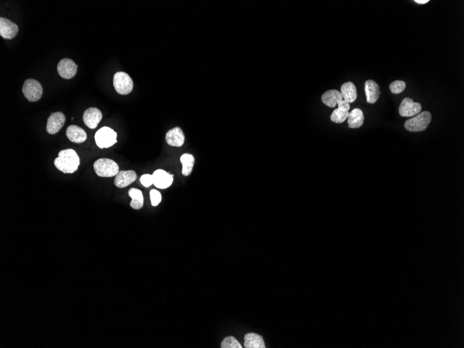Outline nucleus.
<instances>
[{
    "label": "nucleus",
    "mask_w": 464,
    "mask_h": 348,
    "mask_svg": "<svg viewBox=\"0 0 464 348\" xmlns=\"http://www.w3.org/2000/svg\"><path fill=\"white\" fill-rule=\"evenodd\" d=\"M56 169L65 174H72L78 171L80 164L78 154L73 149L60 151L59 157L54 162Z\"/></svg>",
    "instance_id": "f257e3e1"
},
{
    "label": "nucleus",
    "mask_w": 464,
    "mask_h": 348,
    "mask_svg": "<svg viewBox=\"0 0 464 348\" xmlns=\"http://www.w3.org/2000/svg\"><path fill=\"white\" fill-rule=\"evenodd\" d=\"M431 121V115L429 111H422L420 114L405 122V127L410 132L423 131L427 130Z\"/></svg>",
    "instance_id": "f03ea898"
},
{
    "label": "nucleus",
    "mask_w": 464,
    "mask_h": 348,
    "mask_svg": "<svg viewBox=\"0 0 464 348\" xmlns=\"http://www.w3.org/2000/svg\"><path fill=\"white\" fill-rule=\"evenodd\" d=\"M94 170L96 174L102 177H111L119 172V166L110 159H100L94 163Z\"/></svg>",
    "instance_id": "7ed1b4c3"
},
{
    "label": "nucleus",
    "mask_w": 464,
    "mask_h": 348,
    "mask_svg": "<svg viewBox=\"0 0 464 348\" xmlns=\"http://www.w3.org/2000/svg\"><path fill=\"white\" fill-rule=\"evenodd\" d=\"M117 133L110 128L104 127L100 129L95 135V143L101 149L109 148L117 143Z\"/></svg>",
    "instance_id": "20e7f679"
},
{
    "label": "nucleus",
    "mask_w": 464,
    "mask_h": 348,
    "mask_svg": "<svg viewBox=\"0 0 464 348\" xmlns=\"http://www.w3.org/2000/svg\"><path fill=\"white\" fill-rule=\"evenodd\" d=\"M24 95L30 102H37L42 97L43 89L40 82L34 79H28L22 87Z\"/></svg>",
    "instance_id": "39448f33"
},
{
    "label": "nucleus",
    "mask_w": 464,
    "mask_h": 348,
    "mask_svg": "<svg viewBox=\"0 0 464 348\" xmlns=\"http://www.w3.org/2000/svg\"><path fill=\"white\" fill-rule=\"evenodd\" d=\"M114 86L118 93L128 95L132 91L133 82L128 74L124 72H118L114 76Z\"/></svg>",
    "instance_id": "423d86ee"
},
{
    "label": "nucleus",
    "mask_w": 464,
    "mask_h": 348,
    "mask_svg": "<svg viewBox=\"0 0 464 348\" xmlns=\"http://www.w3.org/2000/svg\"><path fill=\"white\" fill-rule=\"evenodd\" d=\"M422 106L420 103L415 102L410 97H406L399 107V114L402 117L411 118L420 114Z\"/></svg>",
    "instance_id": "0eeeda50"
},
{
    "label": "nucleus",
    "mask_w": 464,
    "mask_h": 348,
    "mask_svg": "<svg viewBox=\"0 0 464 348\" xmlns=\"http://www.w3.org/2000/svg\"><path fill=\"white\" fill-rule=\"evenodd\" d=\"M57 71L62 78L70 80L76 75L78 66L73 60L63 59L58 63Z\"/></svg>",
    "instance_id": "6e6552de"
},
{
    "label": "nucleus",
    "mask_w": 464,
    "mask_h": 348,
    "mask_svg": "<svg viewBox=\"0 0 464 348\" xmlns=\"http://www.w3.org/2000/svg\"><path fill=\"white\" fill-rule=\"evenodd\" d=\"M66 122V117L61 112H55L48 118L46 130L49 134H56L62 129Z\"/></svg>",
    "instance_id": "1a4fd4ad"
},
{
    "label": "nucleus",
    "mask_w": 464,
    "mask_h": 348,
    "mask_svg": "<svg viewBox=\"0 0 464 348\" xmlns=\"http://www.w3.org/2000/svg\"><path fill=\"white\" fill-rule=\"evenodd\" d=\"M153 184L160 189H166L173 183V174H170L164 170L159 169L154 172Z\"/></svg>",
    "instance_id": "9d476101"
},
{
    "label": "nucleus",
    "mask_w": 464,
    "mask_h": 348,
    "mask_svg": "<svg viewBox=\"0 0 464 348\" xmlns=\"http://www.w3.org/2000/svg\"><path fill=\"white\" fill-rule=\"evenodd\" d=\"M19 32L18 25L7 18H0V36L4 39H11L16 37Z\"/></svg>",
    "instance_id": "9b49d317"
},
{
    "label": "nucleus",
    "mask_w": 464,
    "mask_h": 348,
    "mask_svg": "<svg viewBox=\"0 0 464 348\" xmlns=\"http://www.w3.org/2000/svg\"><path fill=\"white\" fill-rule=\"evenodd\" d=\"M102 119V114L97 108L91 107L86 109L83 115V121L88 128L94 130Z\"/></svg>",
    "instance_id": "f8f14e48"
},
{
    "label": "nucleus",
    "mask_w": 464,
    "mask_h": 348,
    "mask_svg": "<svg viewBox=\"0 0 464 348\" xmlns=\"http://www.w3.org/2000/svg\"><path fill=\"white\" fill-rule=\"evenodd\" d=\"M137 174L133 171H121L114 179V183L118 188H123L129 186L136 179Z\"/></svg>",
    "instance_id": "ddd939ff"
},
{
    "label": "nucleus",
    "mask_w": 464,
    "mask_h": 348,
    "mask_svg": "<svg viewBox=\"0 0 464 348\" xmlns=\"http://www.w3.org/2000/svg\"><path fill=\"white\" fill-rule=\"evenodd\" d=\"M338 109H336L331 115V121L337 124L343 123L347 120L350 105L348 102L342 100L338 104Z\"/></svg>",
    "instance_id": "4468645a"
},
{
    "label": "nucleus",
    "mask_w": 464,
    "mask_h": 348,
    "mask_svg": "<svg viewBox=\"0 0 464 348\" xmlns=\"http://www.w3.org/2000/svg\"><path fill=\"white\" fill-rule=\"evenodd\" d=\"M166 140L169 145L172 147H181L184 143V132L180 128L176 127L169 130L166 135Z\"/></svg>",
    "instance_id": "2eb2a0df"
},
{
    "label": "nucleus",
    "mask_w": 464,
    "mask_h": 348,
    "mask_svg": "<svg viewBox=\"0 0 464 348\" xmlns=\"http://www.w3.org/2000/svg\"><path fill=\"white\" fill-rule=\"evenodd\" d=\"M365 92H366L367 102L369 104H375L377 102L381 94L379 85L371 80H367L365 83Z\"/></svg>",
    "instance_id": "dca6fc26"
},
{
    "label": "nucleus",
    "mask_w": 464,
    "mask_h": 348,
    "mask_svg": "<svg viewBox=\"0 0 464 348\" xmlns=\"http://www.w3.org/2000/svg\"><path fill=\"white\" fill-rule=\"evenodd\" d=\"M66 136L70 141L75 143H84L87 138L84 130L77 125H70L67 128Z\"/></svg>",
    "instance_id": "f3484780"
},
{
    "label": "nucleus",
    "mask_w": 464,
    "mask_h": 348,
    "mask_svg": "<svg viewBox=\"0 0 464 348\" xmlns=\"http://www.w3.org/2000/svg\"><path fill=\"white\" fill-rule=\"evenodd\" d=\"M322 102L330 108H335L337 104L343 100L341 93L337 90H328L322 95Z\"/></svg>",
    "instance_id": "a211bd4d"
},
{
    "label": "nucleus",
    "mask_w": 464,
    "mask_h": 348,
    "mask_svg": "<svg viewBox=\"0 0 464 348\" xmlns=\"http://www.w3.org/2000/svg\"><path fill=\"white\" fill-rule=\"evenodd\" d=\"M340 93L344 101L350 103L354 102L357 98V90L355 85L352 82H348L343 84L340 88Z\"/></svg>",
    "instance_id": "6ab92c4d"
},
{
    "label": "nucleus",
    "mask_w": 464,
    "mask_h": 348,
    "mask_svg": "<svg viewBox=\"0 0 464 348\" xmlns=\"http://www.w3.org/2000/svg\"><path fill=\"white\" fill-rule=\"evenodd\" d=\"M364 122V115L362 110L360 109H354L353 110L349 113L348 118H347V123H348L349 128L352 129L360 128Z\"/></svg>",
    "instance_id": "aec40b11"
},
{
    "label": "nucleus",
    "mask_w": 464,
    "mask_h": 348,
    "mask_svg": "<svg viewBox=\"0 0 464 348\" xmlns=\"http://www.w3.org/2000/svg\"><path fill=\"white\" fill-rule=\"evenodd\" d=\"M244 347L246 348H265L263 337L257 334L249 333L244 337Z\"/></svg>",
    "instance_id": "412c9836"
},
{
    "label": "nucleus",
    "mask_w": 464,
    "mask_h": 348,
    "mask_svg": "<svg viewBox=\"0 0 464 348\" xmlns=\"http://www.w3.org/2000/svg\"><path fill=\"white\" fill-rule=\"evenodd\" d=\"M129 195L131 198V202H130V206L131 208L140 209L143 207L144 198L142 191L137 188H131L129 191Z\"/></svg>",
    "instance_id": "4be33fe9"
},
{
    "label": "nucleus",
    "mask_w": 464,
    "mask_h": 348,
    "mask_svg": "<svg viewBox=\"0 0 464 348\" xmlns=\"http://www.w3.org/2000/svg\"><path fill=\"white\" fill-rule=\"evenodd\" d=\"M180 162L182 164V174L184 176H189L194 166V157L191 154H184L180 158Z\"/></svg>",
    "instance_id": "5701e85b"
},
{
    "label": "nucleus",
    "mask_w": 464,
    "mask_h": 348,
    "mask_svg": "<svg viewBox=\"0 0 464 348\" xmlns=\"http://www.w3.org/2000/svg\"><path fill=\"white\" fill-rule=\"evenodd\" d=\"M241 344L233 337H226L221 344V348H242Z\"/></svg>",
    "instance_id": "b1692460"
},
{
    "label": "nucleus",
    "mask_w": 464,
    "mask_h": 348,
    "mask_svg": "<svg viewBox=\"0 0 464 348\" xmlns=\"http://www.w3.org/2000/svg\"><path fill=\"white\" fill-rule=\"evenodd\" d=\"M389 88L392 93H401L406 88V83L404 81L397 80V81L392 82V83L390 84Z\"/></svg>",
    "instance_id": "393cba45"
},
{
    "label": "nucleus",
    "mask_w": 464,
    "mask_h": 348,
    "mask_svg": "<svg viewBox=\"0 0 464 348\" xmlns=\"http://www.w3.org/2000/svg\"><path fill=\"white\" fill-rule=\"evenodd\" d=\"M150 200L153 207H157L162 202V194L157 190L152 189L150 193Z\"/></svg>",
    "instance_id": "a878e982"
},
{
    "label": "nucleus",
    "mask_w": 464,
    "mask_h": 348,
    "mask_svg": "<svg viewBox=\"0 0 464 348\" xmlns=\"http://www.w3.org/2000/svg\"><path fill=\"white\" fill-rule=\"evenodd\" d=\"M140 181L143 186L148 188V187L151 186L153 184V176H152V174H143L140 177Z\"/></svg>",
    "instance_id": "bb28decb"
},
{
    "label": "nucleus",
    "mask_w": 464,
    "mask_h": 348,
    "mask_svg": "<svg viewBox=\"0 0 464 348\" xmlns=\"http://www.w3.org/2000/svg\"><path fill=\"white\" fill-rule=\"evenodd\" d=\"M429 0H415V2L420 4H427V3L429 2Z\"/></svg>",
    "instance_id": "cd10ccee"
}]
</instances>
